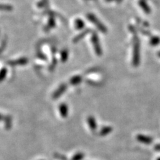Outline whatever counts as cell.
<instances>
[{"mask_svg":"<svg viewBox=\"0 0 160 160\" xmlns=\"http://www.w3.org/2000/svg\"><path fill=\"white\" fill-rule=\"evenodd\" d=\"M139 4H140V7L142 8L143 10L146 13H149L151 12V9L149 7V5L147 4L145 0H140L139 1Z\"/></svg>","mask_w":160,"mask_h":160,"instance_id":"obj_13","label":"cell"},{"mask_svg":"<svg viewBox=\"0 0 160 160\" xmlns=\"http://www.w3.org/2000/svg\"><path fill=\"white\" fill-rule=\"evenodd\" d=\"M140 63V43L138 37L135 36L133 45L132 64L134 67H137Z\"/></svg>","mask_w":160,"mask_h":160,"instance_id":"obj_1","label":"cell"},{"mask_svg":"<svg viewBox=\"0 0 160 160\" xmlns=\"http://www.w3.org/2000/svg\"><path fill=\"white\" fill-rule=\"evenodd\" d=\"M82 81V77L81 76H76L72 77L70 81H69V83H70V84L76 85L80 84Z\"/></svg>","mask_w":160,"mask_h":160,"instance_id":"obj_14","label":"cell"},{"mask_svg":"<svg viewBox=\"0 0 160 160\" xmlns=\"http://www.w3.org/2000/svg\"><path fill=\"white\" fill-rule=\"evenodd\" d=\"M157 56H158L159 57H160V52H157Z\"/></svg>","mask_w":160,"mask_h":160,"instance_id":"obj_24","label":"cell"},{"mask_svg":"<svg viewBox=\"0 0 160 160\" xmlns=\"http://www.w3.org/2000/svg\"><path fill=\"white\" fill-rule=\"evenodd\" d=\"M4 118H5V117L3 116L1 114H0V121H2L3 119H4Z\"/></svg>","mask_w":160,"mask_h":160,"instance_id":"obj_23","label":"cell"},{"mask_svg":"<svg viewBox=\"0 0 160 160\" xmlns=\"http://www.w3.org/2000/svg\"><path fill=\"white\" fill-rule=\"evenodd\" d=\"M154 149L156 151H160V143L157 144V145L154 147Z\"/></svg>","mask_w":160,"mask_h":160,"instance_id":"obj_22","label":"cell"},{"mask_svg":"<svg viewBox=\"0 0 160 160\" xmlns=\"http://www.w3.org/2000/svg\"><path fill=\"white\" fill-rule=\"evenodd\" d=\"M136 139L138 141H140L141 143H143L144 144H147V145H149V144H151L153 142V138L150 136L142 135V134H139L136 136Z\"/></svg>","mask_w":160,"mask_h":160,"instance_id":"obj_6","label":"cell"},{"mask_svg":"<svg viewBox=\"0 0 160 160\" xmlns=\"http://www.w3.org/2000/svg\"><path fill=\"white\" fill-rule=\"evenodd\" d=\"M89 31H90L89 29H85V30H84V31H82L81 33H79L78 35H77V36H76V37H74V39H73V42L75 44V43H77V42H79V41H81V40L84 38L85 36H86L89 33Z\"/></svg>","mask_w":160,"mask_h":160,"instance_id":"obj_9","label":"cell"},{"mask_svg":"<svg viewBox=\"0 0 160 160\" xmlns=\"http://www.w3.org/2000/svg\"><path fill=\"white\" fill-rule=\"evenodd\" d=\"M68 51L67 49H63L62 52H61V60L62 62H65L68 60Z\"/></svg>","mask_w":160,"mask_h":160,"instance_id":"obj_18","label":"cell"},{"mask_svg":"<svg viewBox=\"0 0 160 160\" xmlns=\"http://www.w3.org/2000/svg\"><path fill=\"white\" fill-rule=\"evenodd\" d=\"M4 120H5V128H6V129H9L11 127H12V117L9 116H7L6 117H5Z\"/></svg>","mask_w":160,"mask_h":160,"instance_id":"obj_16","label":"cell"},{"mask_svg":"<svg viewBox=\"0 0 160 160\" xmlns=\"http://www.w3.org/2000/svg\"><path fill=\"white\" fill-rule=\"evenodd\" d=\"M157 160H160V157H158V158L157 159Z\"/></svg>","mask_w":160,"mask_h":160,"instance_id":"obj_26","label":"cell"},{"mask_svg":"<svg viewBox=\"0 0 160 160\" xmlns=\"http://www.w3.org/2000/svg\"><path fill=\"white\" fill-rule=\"evenodd\" d=\"M149 44L152 46H156L160 44V37L158 36H152L149 40Z\"/></svg>","mask_w":160,"mask_h":160,"instance_id":"obj_15","label":"cell"},{"mask_svg":"<svg viewBox=\"0 0 160 160\" xmlns=\"http://www.w3.org/2000/svg\"><path fill=\"white\" fill-rule=\"evenodd\" d=\"M74 26L77 30H81L83 28H84L85 26V23L84 21H83L80 18H77L74 21Z\"/></svg>","mask_w":160,"mask_h":160,"instance_id":"obj_11","label":"cell"},{"mask_svg":"<svg viewBox=\"0 0 160 160\" xmlns=\"http://www.w3.org/2000/svg\"><path fill=\"white\" fill-rule=\"evenodd\" d=\"M66 89H67V84H61L57 89L55 91L54 93H53L52 98L54 99V100H56V99L60 97L61 95H62L63 93H64Z\"/></svg>","mask_w":160,"mask_h":160,"instance_id":"obj_4","label":"cell"},{"mask_svg":"<svg viewBox=\"0 0 160 160\" xmlns=\"http://www.w3.org/2000/svg\"><path fill=\"white\" fill-rule=\"evenodd\" d=\"M56 25V22H55V20L54 16L51 15L49 16V19H48V21L46 25V31H49L50 29H52L53 28H54Z\"/></svg>","mask_w":160,"mask_h":160,"instance_id":"obj_8","label":"cell"},{"mask_svg":"<svg viewBox=\"0 0 160 160\" xmlns=\"http://www.w3.org/2000/svg\"><path fill=\"white\" fill-rule=\"evenodd\" d=\"M60 112L61 116H62L63 118H65V117L68 116V105H66L65 103H61L60 105Z\"/></svg>","mask_w":160,"mask_h":160,"instance_id":"obj_10","label":"cell"},{"mask_svg":"<svg viewBox=\"0 0 160 160\" xmlns=\"http://www.w3.org/2000/svg\"><path fill=\"white\" fill-rule=\"evenodd\" d=\"M87 17L91 22L93 23L94 25L97 27V28L99 30L101 31L102 33H105L108 29L105 28V26L101 22V21L98 20V19L95 17V16L92 14V13H88L87 15Z\"/></svg>","mask_w":160,"mask_h":160,"instance_id":"obj_2","label":"cell"},{"mask_svg":"<svg viewBox=\"0 0 160 160\" xmlns=\"http://www.w3.org/2000/svg\"><path fill=\"white\" fill-rule=\"evenodd\" d=\"M12 10V5L8 4H0V11H3V12H11Z\"/></svg>","mask_w":160,"mask_h":160,"instance_id":"obj_17","label":"cell"},{"mask_svg":"<svg viewBox=\"0 0 160 160\" xmlns=\"http://www.w3.org/2000/svg\"><path fill=\"white\" fill-rule=\"evenodd\" d=\"M84 157V154L81 153V152H79V153H76L75 156L72 157L71 160H82Z\"/></svg>","mask_w":160,"mask_h":160,"instance_id":"obj_20","label":"cell"},{"mask_svg":"<svg viewBox=\"0 0 160 160\" xmlns=\"http://www.w3.org/2000/svg\"><path fill=\"white\" fill-rule=\"evenodd\" d=\"M7 70L6 68H3L0 71V82L4 81L5 77L7 76Z\"/></svg>","mask_w":160,"mask_h":160,"instance_id":"obj_19","label":"cell"},{"mask_svg":"<svg viewBox=\"0 0 160 160\" xmlns=\"http://www.w3.org/2000/svg\"><path fill=\"white\" fill-rule=\"evenodd\" d=\"M113 131V128L110 126H104L100 131L99 134L101 136H105L108 135L109 133H111Z\"/></svg>","mask_w":160,"mask_h":160,"instance_id":"obj_12","label":"cell"},{"mask_svg":"<svg viewBox=\"0 0 160 160\" xmlns=\"http://www.w3.org/2000/svg\"><path fill=\"white\" fill-rule=\"evenodd\" d=\"M87 121L88 125H89L90 129L92 130V132H95V131L97 130V125L94 117H93V116H89L87 117Z\"/></svg>","mask_w":160,"mask_h":160,"instance_id":"obj_7","label":"cell"},{"mask_svg":"<svg viewBox=\"0 0 160 160\" xmlns=\"http://www.w3.org/2000/svg\"><path fill=\"white\" fill-rule=\"evenodd\" d=\"M55 156L58 159H61L62 160H66V157L65 156H62L60 154H55Z\"/></svg>","mask_w":160,"mask_h":160,"instance_id":"obj_21","label":"cell"},{"mask_svg":"<svg viewBox=\"0 0 160 160\" xmlns=\"http://www.w3.org/2000/svg\"></svg>","mask_w":160,"mask_h":160,"instance_id":"obj_27","label":"cell"},{"mask_svg":"<svg viewBox=\"0 0 160 160\" xmlns=\"http://www.w3.org/2000/svg\"><path fill=\"white\" fill-rule=\"evenodd\" d=\"M92 42V45L93 47V49L95 52V54L98 56H101L102 55V49H101L100 43V39H99V37L97 34L96 33H93L92 36V38H91Z\"/></svg>","mask_w":160,"mask_h":160,"instance_id":"obj_3","label":"cell"},{"mask_svg":"<svg viewBox=\"0 0 160 160\" xmlns=\"http://www.w3.org/2000/svg\"><path fill=\"white\" fill-rule=\"evenodd\" d=\"M106 1H114V0H105Z\"/></svg>","mask_w":160,"mask_h":160,"instance_id":"obj_25","label":"cell"},{"mask_svg":"<svg viewBox=\"0 0 160 160\" xmlns=\"http://www.w3.org/2000/svg\"><path fill=\"white\" fill-rule=\"evenodd\" d=\"M28 63V58L21 57L17 59V60L9 61L7 62V64L11 66H17V65H25Z\"/></svg>","mask_w":160,"mask_h":160,"instance_id":"obj_5","label":"cell"}]
</instances>
